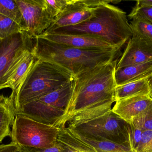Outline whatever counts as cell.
I'll use <instances>...</instances> for the list:
<instances>
[{
  "mask_svg": "<svg viewBox=\"0 0 152 152\" xmlns=\"http://www.w3.org/2000/svg\"><path fill=\"white\" fill-rule=\"evenodd\" d=\"M117 64L115 60L74 77L70 100L63 116L53 126L63 129L67 124L86 121L111 110L116 101Z\"/></svg>",
  "mask_w": 152,
  "mask_h": 152,
  "instance_id": "6da1fadb",
  "label": "cell"
},
{
  "mask_svg": "<svg viewBox=\"0 0 152 152\" xmlns=\"http://www.w3.org/2000/svg\"><path fill=\"white\" fill-rule=\"evenodd\" d=\"M114 1H104L96 7L93 16L75 26L59 28L44 33L85 35L103 39L121 50L133 35L126 13L110 4Z\"/></svg>",
  "mask_w": 152,
  "mask_h": 152,
  "instance_id": "7a4b0ae2",
  "label": "cell"
},
{
  "mask_svg": "<svg viewBox=\"0 0 152 152\" xmlns=\"http://www.w3.org/2000/svg\"><path fill=\"white\" fill-rule=\"evenodd\" d=\"M34 54L37 59L56 64L74 77L95 67L117 60L120 50L86 49L55 43L40 36L34 39Z\"/></svg>",
  "mask_w": 152,
  "mask_h": 152,
  "instance_id": "3957f363",
  "label": "cell"
},
{
  "mask_svg": "<svg viewBox=\"0 0 152 152\" xmlns=\"http://www.w3.org/2000/svg\"><path fill=\"white\" fill-rule=\"evenodd\" d=\"M71 73L60 66L36 59L23 84L10 95L14 109L38 100L74 80Z\"/></svg>",
  "mask_w": 152,
  "mask_h": 152,
  "instance_id": "277c9868",
  "label": "cell"
},
{
  "mask_svg": "<svg viewBox=\"0 0 152 152\" xmlns=\"http://www.w3.org/2000/svg\"><path fill=\"white\" fill-rule=\"evenodd\" d=\"M60 129L49 123L20 114L15 115L11 137L12 142L35 148L53 147Z\"/></svg>",
  "mask_w": 152,
  "mask_h": 152,
  "instance_id": "5b68a950",
  "label": "cell"
},
{
  "mask_svg": "<svg viewBox=\"0 0 152 152\" xmlns=\"http://www.w3.org/2000/svg\"><path fill=\"white\" fill-rule=\"evenodd\" d=\"M68 127L87 138L110 141L128 147V122L112 109L94 118L69 124Z\"/></svg>",
  "mask_w": 152,
  "mask_h": 152,
  "instance_id": "8992f818",
  "label": "cell"
},
{
  "mask_svg": "<svg viewBox=\"0 0 152 152\" xmlns=\"http://www.w3.org/2000/svg\"><path fill=\"white\" fill-rule=\"evenodd\" d=\"M73 87L72 81L38 100L14 108V113L53 125L64 114Z\"/></svg>",
  "mask_w": 152,
  "mask_h": 152,
  "instance_id": "52a82bcc",
  "label": "cell"
},
{
  "mask_svg": "<svg viewBox=\"0 0 152 152\" xmlns=\"http://www.w3.org/2000/svg\"><path fill=\"white\" fill-rule=\"evenodd\" d=\"M34 39L22 31L0 39V90L7 88L4 78L12 66L25 54L34 51Z\"/></svg>",
  "mask_w": 152,
  "mask_h": 152,
  "instance_id": "ba28073f",
  "label": "cell"
},
{
  "mask_svg": "<svg viewBox=\"0 0 152 152\" xmlns=\"http://www.w3.org/2000/svg\"><path fill=\"white\" fill-rule=\"evenodd\" d=\"M22 15V30L33 39L43 34L54 19L46 9L44 0H15Z\"/></svg>",
  "mask_w": 152,
  "mask_h": 152,
  "instance_id": "9c48e42d",
  "label": "cell"
},
{
  "mask_svg": "<svg viewBox=\"0 0 152 152\" xmlns=\"http://www.w3.org/2000/svg\"><path fill=\"white\" fill-rule=\"evenodd\" d=\"M104 1L69 0L65 9L53 20L45 32L80 24L90 18L97 6Z\"/></svg>",
  "mask_w": 152,
  "mask_h": 152,
  "instance_id": "30bf717a",
  "label": "cell"
},
{
  "mask_svg": "<svg viewBox=\"0 0 152 152\" xmlns=\"http://www.w3.org/2000/svg\"><path fill=\"white\" fill-rule=\"evenodd\" d=\"M152 59V43L133 34L117 63L116 69L143 63Z\"/></svg>",
  "mask_w": 152,
  "mask_h": 152,
  "instance_id": "8fae6325",
  "label": "cell"
},
{
  "mask_svg": "<svg viewBox=\"0 0 152 152\" xmlns=\"http://www.w3.org/2000/svg\"><path fill=\"white\" fill-rule=\"evenodd\" d=\"M39 36L55 43L80 49H117L112 46L103 39L85 35H58L43 33Z\"/></svg>",
  "mask_w": 152,
  "mask_h": 152,
  "instance_id": "7c38bea8",
  "label": "cell"
},
{
  "mask_svg": "<svg viewBox=\"0 0 152 152\" xmlns=\"http://www.w3.org/2000/svg\"><path fill=\"white\" fill-rule=\"evenodd\" d=\"M152 104L151 95H137L117 100L112 111L130 123L134 118L146 110Z\"/></svg>",
  "mask_w": 152,
  "mask_h": 152,
  "instance_id": "4fadbf2b",
  "label": "cell"
},
{
  "mask_svg": "<svg viewBox=\"0 0 152 152\" xmlns=\"http://www.w3.org/2000/svg\"><path fill=\"white\" fill-rule=\"evenodd\" d=\"M36 59L34 51L28 53L20 59L4 78L7 87L11 88L12 91L18 89L23 84Z\"/></svg>",
  "mask_w": 152,
  "mask_h": 152,
  "instance_id": "5bb4252c",
  "label": "cell"
},
{
  "mask_svg": "<svg viewBox=\"0 0 152 152\" xmlns=\"http://www.w3.org/2000/svg\"><path fill=\"white\" fill-rule=\"evenodd\" d=\"M152 75V59L138 64L116 69L115 79L117 86L122 85L151 76Z\"/></svg>",
  "mask_w": 152,
  "mask_h": 152,
  "instance_id": "9a60e30c",
  "label": "cell"
},
{
  "mask_svg": "<svg viewBox=\"0 0 152 152\" xmlns=\"http://www.w3.org/2000/svg\"><path fill=\"white\" fill-rule=\"evenodd\" d=\"M65 129L73 137L85 144L91 146L96 152H133L129 148L125 145L110 141L87 138L68 127L65 128Z\"/></svg>",
  "mask_w": 152,
  "mask_h": 152,
  "instance_id": "2e32d148",
  "label": "cell"
},
{
  "mask_svg": "<svg viewBox=\"0 0 152 152\" xmlns=\"http://www.w3.org/2000/svg\"><path fill=\"white\" fill-rule=\"evenodd\" d=\"M15 114L10 96L0 95V143L7 136H11L10 127L12 126Z\"/></svg>",
  "mask_w": 152,
  "mask_h": 152,
  "instance_id": "e0dca14e",
  "label": "cell"
},
{
  "mask_svg": "<svg viewBox=\"0 0 152 152\" xmlns=\"http://www.w3.org/2000/svg\"><path fill=\"white\" fill-rule=\"evenodd\" d=\"M150 93L148 77L122 85L117 86L116 101L137 95H150Z\"/></svg>",
  "mask_w": 152,
  "mask_h": 152,
  "instance_id": "ac0fdd59",
  "label": "cell"
},
{
  "mask_svg": "<svg viewBox=\"0 0 152 152\" xmlns=\"http://www.w3.org/2000/svg\"><path fill=\"white\" fill-rule=\"evenodd\" d=\"M58 141L65 146V152H96L91 146L77 140L68 133L65 129H60Z\"/></svg>",
  "mask_w": 152,
  "mask_h": 152,
  "instance_id": "d6986e66",
  "label": "cell"
},
{
  "mask_svg": "<svg viewBox=\"0 0 152 152\" xmlns=\"http://www.w3.org/2000/svg\"><path fill=\"white\" fill-rule=\"evenodd\" d=\"M133 34L152 43V23L140 18H134L130 22Z\"/></svg>",
  "mask_w": 152,
  "mask_h": 152,
  "instance_id": "ffe728a7",
  "label": "cell"
},
{
  "mask_svg": "<svg viewBox=\"0 0 152 152\" xmlns=\"http://www.w3.org/2000/svg\"><path fill=\"white\" fill-rule=\"evenodd\" d=\"M0 13L11 19L21 27L22 15L15 0H0Z\"/></svg>",
  "mask_w": 152,
  "mask_h": 152,
  "instance_id": "44dd1931",
  "label": "cell"
},
{
  "mask_svg": "<svg viewBox=\"0 0 152 152\" xmlns=\"http://www.w3.org/2000/svg\"><path fill=\"white\" fill-rule=\"evenodd\" d=\"M23 31L21 26L11 19L0 13V39Z\"/></svg>",
  "mask_w": 152,
  "mask_h": 152,
  "instance_id": "7402d4cb",
  "label": "cell"
},
{
  "mask_svg": "<svg viewBox=\"0 0 152 152\" xmlns=\"http://www.w3.org/2000/svg\"><path fill=\"white\" fill-rule=\"evenodd\" d=\"M143 131L132 122H128V147L133 152H137L142 139Z\"/></svg>",
  "mask_w": 152,
  "mask_h": 152,
  "instance_id": "603a6c76",
  "label": "cell"
},
{
  "mask_svg": "<svg viewBox=\"0 0 152 152\" xmlns=\"http://www.w3.org/2000/svg\"><path fill=\"white\" fill-rule=\"evenodd\" d=\"M131 122L143 131L152 130V104L146 110L134 118Z\"/></svg>",
  "mask_w": 152,
  "mask_h": 152,
  "instance_id": "cb8c5ba5",
  "label": "cell"
},
{
  "mask_svg": "<svg viewBox=\"0 0 152 152\" xmlns=\"http://www.w3.org/2000/svg\"><path fill=\"white\" fill-rule=\"evenodd\" d=\"M69 1V0H44L46 9L53 19L65 9Z\"/></svg>",
  "mask_w": 152,
  "mask_h": 152,
  "instance_id": "d4e9b609",
  "label": "cell"
},
{
  "mask_svg": "<svg viewBox=\"0 0 152 152\" xmlns=\"http://www.w3.org/2000/svg\"><path fill=\"white\" fill-rule=\"evenodd\" d=\"M128 17L130 19L134 18H142L152 23V6L139 8L134 7Z\"/></svg>",
  "mask_w": 152,
  "mask_h": 152,
  "instance_id": "484cf974",
  "label": "cell"
},
{
  "mask_svg": "<svg viewBox=\"0 0 152 152\" xmlns=\"http://www.w3.org/2000/svg\"><path fill=\"white\" fill-rule=\"evenodd\" d=\"M137 152H152V130L143 131Z\"/></svg>",
  "mask_w": 152,
  "mask_h": 152,
  "instance_id": "4316f807",
  "label": "cell"
},
{
  "mask_svg": "<svg viewBox=\"0 0 152 152\" xmlns=\"http://www.w3.org/2000/svg\"><path fill=\"white\" fill-rule=\"evenodd\" d=\"M19 145L25 152H65L66 150L64 145L58 141L53 147L48 148H35Z\"/></svg>",
  "mask_w": 152,
  "mask_h": 152,
  "instance_id": "83f0119b",
  "label": "cell"
},
{
  "mask_svg": "<svg viewBox=\"0 0 152 152\" xmlns=\"http://www.w3.org/2000/svg\"><path fill=\"white\" fill-rule=\"evenodd\" d=\"M0 152H25L17 144L12 142L8 144L0 145Z\"/></svg>",
  "mask_w": 152,
  "mask_h": 152,
  "instance_id": "f1b7e54d",
  "label": "cell"
},
{
  "mask_svg": "<svg viewBox=\"0 0 152 152\" xmlns=\"http://www.w3.org/2000/svg\"><path fill=\"white\" fill-rule=\"evenodd\" d=\"M152 6V0H142L137 1L134 7L139 8L141 7Z\"/></svg>",
  "mask_w": 152,
  "mask_h": 152,
  "instance_id": "f546056e",
  "label": "cell"
},
{
  "mask_svg": "<svg viewBox=\"0 0 152 152\" xmlns=\"http://www.w3.org/2000/svg\"><path fill=\"white\" fill-rule=\"evenodd\" d=\"M148 80H149V84H150V89H151L150 95L152 98V75L151 76L148 77Z\"/></svg>",
  "mask_w": 152,
  "mask_h": 152,
  "instance_id": "4dcf8cb0",
  "label": "cell"
}]
</instances>
